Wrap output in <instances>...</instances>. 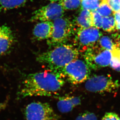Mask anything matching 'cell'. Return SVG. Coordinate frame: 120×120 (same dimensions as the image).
<instances>
[{"mask_svg":"<svg viewBox=\"0 0 120 120\" xmlns=\"http://www.w3.org/2000/svg\"><path fill=\"white\" fill-rule=\"evenodd\" d=\"M115 13L120 11V0H106Z\"/></svg>","mask_w":120,"mask_h":120,"instance_id":"22","label":"cell"},{"mask_svg":"<svg viewBox=\"0 0 120 120\" xmlns=\"http://www.w3.org/2000/svg\"><path fill=\"white\" fill-rule=\"evenodd\" d=\"M119 82L115 81L110 76L94 75L86 82L85 87L90 92L94 93L114 92L120 87Z\"/></svg>","mask_w":120,"mask_h":120,"instance_id":"7","label":"cell"},{"mask_svg":"<svg viewBox=\"0 0 120 120\" xmlns=\"http://www.w3.org/2000/svg\"><path fill=\"white\" fill-rule=\"evenodd\" d=\"M27 0H0V9L7 11L22 6Z\"/></svg>","mask_w":120,"mask_h":120,"instance_id":"14","label":"cell"},{"mask_svg":"<svg viewBox=\"0 0 120 120\" xmlns=\"http://www.w3.org/2000/svg\"><path fill=\"white\" fill-rule=\"evenodd\" d=\"M83 58L90 69L97 70L110 65L112 54L97 43L85 52Z\"/></svg>","mask_w":120,"mask_h":120,"instance_id":"5","label":"cell"},{"mask_svg":"<svg viewBox=\"0 0 120 120\" xmlns=\"http://www.w3.org/2000/svg\"><path fill=\"white\" fill-rule=\"evenodd\" d=\"M15 42V37L11 29L8 26H0V55L10 50Z\"/></svg>","mask_w":120,"mask_h":120,"instance_id":"10","label":"cell"},{"mask_svg":"<svg viewBox=\"0 0 120 120\" xmlns=\"http://www.w3.org/2000/svg\"></svg>","mask_w":120,"mask_h":120,"instance_id":"29","label":"cell"},{"mask_svg":"<svg viewBox=\"0 0 120 120\" xmlns=\"http://www.w3.org/2000/svg\"><path fill=\"white\" fill-rule=\"evenodd\" d=\"M53 23L52 21L41 22L37 23L34 28L33 35L38 41L48 40L53 32Z\"/></svg>","mask_w":120,"mask_h":120,"instance_id":"11","label":"cell"},{"mask_svg":"<svg viewBox=\"0 0 120 120\" xmlns=\"http://www.w3.org/2000/svg\"><path fill=\"white\" fill-rule=\"evenodd\" d=\"M80 98L77 96H65L59 97L57 103L59 111L62 113H68L81 104Z\"/></svg>","mask_w":120,"mask_h":120,"instance_id":"12","label":"cell"},{"mask_svg":"<svg viewBox=\"0 0 120 120\" xmlns=\"http://www.w3.org/2000/svg\"><path fill=\"white\" fill-rule=\"evenodd\" d=\"M111 52L112 56L117 57L120 62V49L114 46L113 49Z\"/></svg>","mask_w":120,"mask_h":120,"instance_id":"27","label":"cell"},{"mask_svg":"<svg viewBox=\"0 0 120 120\" xmlns=\"http://www.w3.org/2000/svg\"><path fill=\"white\" fill-rule=\"evenodd\" d=\"M116 24V29L120 31V11L115 13L114 15Z\"/></svg>","mask_w":120,"mask_h":120,"instance_id":"26","label":"cell"},{"mask_svg":"<svg viewBox=\"0 0 120 120\" xmlns=\"http://www.w3.org/2000/svg\"><path fill=\"white\" fill-rule=\"evenodd\" d=\"M64 10L60 4L52 3L35 11L30 21L33 22L54 20L62 17Z\"/></svg>","mask_w":120,"mask_h":120,"instance_id":"9","label":"cell"},{"mask_svg":"<svg viewBox=\"0 0 120 120\" xmlns=\"http://www.w3.org/2000/svg\"><path fill=\"white\" fill-rule=\"evenodd\" d=\"M71 83L77 85L86 82L90 77V68L85 60L77 59L59 71Z\"/></svg>","mask_w":120,"mask_h":120,"instance_id":"4","label":"cell"},{"mask_svg":"<svg viewBox=\"0 0 120 120\" xmlns=\"http://www.w3.org/2000/svg\"><path fill=\"white\" fill-rule=\"evenodd\" d=\"M80 52L74 45L63 44L38 55L36 60L49 69L59 71L72 61L78 59Z\"/></svg>","mask_w":120,"mask_h":120,"instance_id":"2","label":"cell"},{"mask_svg":"<svg viewBox=\"0 0 120 120\" xmlns=\"http://www.w3.org/2000/svg\"><path fill=\"white\" fill-rule=\"evenodd\" d=\"M101 28L104 31L109 32H114L117 30L114 15L103 17Z\"/></svg>","mask_w":120,"mask_h":120,"instance_id":"15","label":"cell"},{"mask_svg":"<svg viewBox=\"0 0 120 120\" xmlns=\"http://www.w3.org/2000/svg\"><path fill=\"white\" fill-rule=\"evenodd\" d=\"M74 23V25H76L79 29L93 27L92 11L81 9L76 18Z\"/></svg>","mask_w":120,"mask_h":120,"instance_id":"13","label":"cell"},{"mask_svg":"<svg viewBox=\"0 0 120 120\" xmlns=\"http://www.w3.org/2000/svg\"><path fill=\"white\" fill-rule=\"evenodd\" d=\"M102 34L95 27L79 29L74 38V46L79 52H84L97 44Z\"/></svg>","mask_w":120,"mask_h":120,"instance_id":"8","label":"cell"},{"mask_svg":"<svg viewBox=\"0 0 120 120\" xmlns=\"http://www.w3.org/2000/svg\"><path fill=\"white\" fill-rule=\"evenodd\" d=\"M75 120H98V119L94 113L86 111L79 115Z\"/></svg>","mask_w":120,"mask_h":120,"instance_id":"21","label":"cell"},{"mask_svg":"<svg viewBox=\"0 0 120 120\" xmlns=\"http://www.w3.org/2000/svg\"><path fill=\"white\" fill-rule=\"evenodd\" d=\"M65 83L60 72L48 70L29 74L22 82L19 95L25 98L32 96H50L57 93Z\"/></svg>","mask_w":120,"mask_h":120,"instance_id":"1","label":"cell"},{"mask_svg":"<svg viewBox=\"0 0 120 120\" xmlns=\"http://www.w3.org/2000/svg\"><path fill=\"white\" fill-rule=\"evenodd\" d=\"M96 11L103 17L114 15L115 14L114 12L108 4L106 0H102Z\"/></svg>","mask_w":120,"mask_h":120,"instance_id":"17","label":"cell"},{"mask_svg":"<svg viewBox=\"0 0 120 120\" xmlns=\"http://www.w3.org/2000/svg\"><path fill=\"white\" fill-rule=\"evenodd\" d=\"M93 27L99 29L101 28L103 17L96 11H92Z\"/></svg>","mask_w":120,"mask_h":120,"instance_id":"20","label":"cell"},{"mask_svg":"<svg viewBox=\"0 0 120 120\" xmlns=\"http://www.w3.org/2000/svg\"><path fill=\"white\" fill-rule=\"evenodd\" d=\"M81 0H61L59 3L64 10H74L80 6Z\"/></svg>","mask_w":120,"mask_h":120,"instance_id":"19","label":"cell"},{"mask_svg":"<svg viewBox=\"0 0 120 120\" xmlns=\"http://www.w3.org/2000/svg\"><path fill=\"white\" fill-rule=\"evenodd\" d=\"M112 39L115 46L120 49V34L115 33L112 34Z\"/></svg>","mask_w":120,"mask_h":120,"instance_id":"25","label":"cell"},{"mask_svg":"<svg viewBox=\"0 0 120 120\" xmlns=\"http://www.w3.org/2000/svg\"><path fill=\"white\" fill-rule=\"evenodd\" d=\"M97 44L102 48L112 52L113 49L114 43L112 38L108 36H102Z\"/></svg>","mask_w":120,"mask_h":120,"instance_id":"18","label":"cell"},{"mask_svg":"<svg viewBox=\"0 0 120 120\" xmlns=\"http://www.w3.org/2000/svg\"><path fill=\"white\" fill-rule=\"evenodd\" d=\"M102 0H82L81 2V9L94 11L97 10Z\"/></svg>","mask_w":120,"mask_h":120,"instance_id":"16","label":"cell"},{"mask_svg":"<svg viewBox=\"0 0 120 120\" xmlns=\"http://www.w3.org/2000/svg\"><path fill=\"white\" fill-rule=\"evenodd\" d=\"M110 65L113 69L120 72V62L117 57L112 55Z\"/></svg>","mask_w":120,"mask_h":120,"instance_id":"23","label":"cell"},{"mask_svg":"<svg viewBox=\"0 0 120 120\" xmlns=\"http://www.w3.org/2000/svg\"><path fill=\"white\" fill-rule=\"evenodd\" d=\"M101 120H120V117L115 112H107L104 115Z\"/></svg>","mask_w":120,"mask_h":120,"instance_id":"24","label":"cell"},{"mask_svg":"<svg viewBox=\"0 0 120 120\" xmlns=\"http://www.w3.org/2000/svg\"><path fill=\"white\" fill-rule=\"evenodd\" d=\"M26 120H59L60 116L48 103L33 102L25 110Z\"/></svg>","mask_w":120,"mask_h":120,"instance_id":"6","label":"cell"},{"mask_svg":"<svg viewBox=\"0 0 120 120\" xmlns=\"http://www.w3.org/2000/svg\"><path fill=\"white\" fill-rule=\"evenodd\" d=\"M53 30L51 37L47 40L50 48L66 44L74 33L75 25L66 18H59L53 21Z\"/></svg>","mask_w":120,"mask_h":120,"instance_id":"3","label":"cell"},{"mask_svg":"<svg viewBox=\"0 0 120 120\" xmlns=\"http://www.w3.org/2000/svg\"><path fill=\"white\" fill-rule=\"evenodd\" d=\"M49 1H50L52 3H54V2H57V1L60 2L61 0H48Z\"/></svg>","mask_w":120,"mask_h":120,"instance_id":"28","label":"cell"}]
</instances>
